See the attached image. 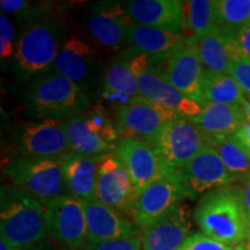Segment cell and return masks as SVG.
<instances>
[{"instance_id": "cell-1", "label": "cell", "mask_w": 250, "mask_h": 250, "mask_svg": "<svg viewBox=\"0 0 250 250\" xmlns=\"http://www.w3.org/2000/svg\"><path fill=\"white\" fill-rule=\"evenodd\" d=\"M197 226L205 235L234 247L247 241L250 219L240 187L227 186L205 193L193 212Z\"/></svg>"}, {"instance_id": "cell-2", "label": "cell", "mask_w": 250, "mask_h": 250, "mask_svg": "<svg viewBox=\"0 0 250 250\" xmlns=\"http://www.w3.org/2000/svg\"><path fill=\"white\" fill-rule=\"evenodd\" d=\"M24 103L30 114L40 121L65 122L90 109V99L85 90L52 70L31 81Z\"/></svg>"}, {"instance_id": "cell-3", "label": "cell", "mask_w": 250, "mask_h": 250, "mask_svg": "<svg viewBox=\"0 0 250 250\" xmlns=\"http://www.w3.org/2000/svg\"><path fill=\"white\" fill-rule=\"evenodd\" d=\"M0 233L12 248L27 249L48 235L45 205L14 186L0 192Z\"/></svg>"}, {"instance_id": "cell-4", "label": "cell", "mask_w": 250, "mask_h": 250, "mask_svg": "<svg viewBox=\"0 0 250 250\" xmlns=\"http://www.w3.org/2000/svg\"><path fill=\"white\" fill-rule=\"evenodd\" d=\"M4 169L14 187L43 204L66 195L59 159L17 155L6 161Z\"/></svg>"}, {"instance_id": "cell-5", "label": "cell", "mask_w": 250, "mask_h": 250, "mask_svg": "<svg viewBox=\"0 0 250 250\" xmlns=\"http://www.w3.org/2000/svg\"><path fill=\"white\" fill-rule=\"evenodd\" d=\"M70 151L86 156L112 154L122 140L116 124L102 108H90L80 116L62 122Z\"/></svg>"}, {"instance_id": "cell-6", "label": "cell", "mask_w": 250, "mask_h": 250, "mask_svg": "<svg viewBox=\"0 0 250 250\" xmlns=\"http://www.w3.org/2000/svg\"><path fill=\"white\" fill-rule=\"evenodd\" d=\"M61 42V29L55 23L35 22L28 26L18 41L15 62L26 77L41 76L54 66Z\"/></svg>"}, {"instance_id": "cell-7", "label": "cell", "mask_w": 250, "mask_h": 250, "mask_svg": "<svg viewBox=\"0 0 250 250\" xmlns=\"http://www.w3.org/2000/svg\"><path fill=\"white\" fill-rule=\"evenodd\" d=\"M213 140L190 120L179 117L166 125L152 144L162 160L179 170L202 151L212 147Z\"/></svg>"}, {"instance_id": "cell-8", "label": "cell", "mask_w": 250, "mask_h": 250, "mask_svg": "<svg viewBox=\"0 0 250 250\" xmlns=\"http://www.w3.org/2000/svg\"><path fill=\"white\" fill-rule=\"evenodd\" d=\"M138 72L140 98L161 107L173 109L181 117L191 120L204 109L205 101L188 98L162 77L160 72L148 66V57L130 50Z\"/></svg>"}, {"instance_id": "cell-9", "label": "cell", "mask_w": 250, "mask_h": 250, "mask_svg": "<svg viewBox=\"0 0 250 250\" xmlns=\"http://www.w3.org/2000/svg\"><path fill=\"white\" fill-rule=\"evenodd\" d=\"M44 205L46 233L49 237L67 248L83 249L88 245L83 202L65 195Z\"/></svg>"}, {"instance_id": "cell-10", "label": "cell", "mask_w": 250, "mask_h": 250, "mask_svg": "<svg viewBox=\"0 0 250 250\" xmlns=\"http://www.w3.org/2000/svg\"><path fill=\"white\" fill-rule=\"evenodd\" d=\"M181 117L177 111L136 99L118 109L116 127L122 139H137L153 143L169 122Z\"/></svg>"}, {"instance_id": "cell-11", "label": "cell", "mask_w": 250, "mask_h": 250, "mask_svg": "<svg viewBox=\"0 0 250 250\" xmlns=\"http://www.w3.org/2000/svg\"><path fill=\"white\" fill-rule=\"evenodd\" d=\"M112 154L129 173L138 193L149 184L179 173L162 160L153 144L143 140L122 139Z\"/></svg>"}, {"instance_id": "cell-12", "label": "cell", "mask_w": 250, "mask_h": 250, "mask_svg": "<svg viewBox=\"0 0 250 250\" xmlns=\"http://www.w3.org/2000/svg\"><path fill=\"white\" fill-rule=\"evenodd\" d=\"M19 155L41 159H61L70 151L61 121L42 120L20 125L15 131Z\"/></svg>"}, {"instance_id": "cell-13", "label": "cell", "mask_w": 250, "mask_h": 250, "mask_svg": "<svg viewBox=\"0 0 250 250\" xmlns=\"http://www.w3.org/2000/svg\"><path fill=\"white\" fill-rule=\"evenodd\" d=\"M137 196L138 191L122 162L114 154L102 156L96 179V198L121 215H132Z\"/></svg>"}, {"instance_id": "cell-14", "label": "cell", "mask_w": 250, "mask_h": 250, "mask_svg": "<svg viewBox=\"0 0 250 250\" xmlns=\"http://www.w3.org/2000/svg\"><path fill=\"white\" fill-rule=\"evenodd\" d=\"M187 197L190 196L181 182L179 171L142 190L134 203L132 217L142 229L173 211Z\"/></svg>"}, {"instance_id": "cell-15", "label": "cell", "mask_w": 250, "mask_h": 250, "mask_svg": "<svg viewBox=\"0 0 250 250\" xmlns=\"http://www.w3.org/2000/svg\"><path fill=\"white\" fill-rule=\"evenodd\" d=\"M179 171L181 182L190 197L213 191L236 181L212 147L202 151Z\"/></svg>"}, {"instance_id": "cell-16", "label": "cell", "mask_w": 250, "mask_h": 250, "mask_svg": "<svg viewBox=\"0 0 250 250\" xmlns=\"http://www.w3.org/2000/svg\"><path fill=\"white\" fill-rule=\"evenodd\" d=\"M52 71L67 78L86 92L98 71L96 52L83 37L72 35L62 42Z\"/></svg>"}, {"instance_id": "cell-17", "label": "cell", "mask_w": 250, "mask_h": 250, "mask_svg": "<svg viewBox=\"0 0 250 250\" xmlns=\"http://www.w3.org/2000/svg\"><path fill=\"white\" fill-rule=\"evenodd\" d=\"M188 206L182 203L159 220L142 228L143 250H180L191 234Z\"/></svg>"}, {"instance_id": "cell-18", "label": "cell", "mask_w": 250, "mask_h": 250, "mask_svg": "<svg viewBox=\"0 0 250 250\" xmlns=\"http://www.w3.org/2000/svg\"><path fill=\"white\" fill-rule=\"evenodd\" d=\"M204 72L197 44L188 43L167 59L161 74L170 85L188 98L201 100L199 94Z\"/></svg>"}, {"instance_id": "cell-19", "label": "cell", "mask_w": 250, "mask_h": 250, "mask_svg": "<svg viewBox=\"0 0 250 250\" xmlns=\"http://www.w3.org/2000/svg\"><path fill=\"white\" fill-rule=\"evenodd\" d=\"M134 24L124 5H100L87 21L90 36L100 44L117 49L127 44L130 27Z\"/></svg>"}, {"instance_id": "cell-20", "label": "cell", "mask_w": 250, "mask_h": 250, "mask_svg": "<svg viewBox=\"0 0 250 250\" xmlns=\"http://www.w3.org/2000/svg\"><path fill=\"white\" fill-rule=\"evenodd\" d=\"M183 4L179 0H133L124 6L134 24L180 31L186 24Z\"/></svg>"}, {"instance_id": "cell-21", "label": "cell", "mask_w": 250, "mask_h": 250, "mask_svg": "<svg viewBox=\"0 0 250 250\" xmlns=\"http://www.w3.org/2000/svg\"><path fill=\"white\" fill-rule=\"evenodd\" d=\"M88 242H103L137 235L133 224L98 198L83 201Z\"/></svg>"}, {"instance_id": "cell-22", "label": "cell", "mask_w": 250, "mask_h": 250, "mask_svg": "<svg viewBox=\"0 0 250 250\" xmlns=\"http://www.w3.org/2000/svg\"><path fill=\"white\" fill-rule=\"evenodd\" d=\"M101 158L68 152L59 159L67 196L81 202L95 198L96 179Z\"/></svg>"}, {"instance_id": "cell-23", "label": "cell", "mask_w": 250, "mask_h": 250, "mask_svg": "<svg viewBox=\"0 0 250 250\" xmlns=\"http://www.w3.org/2000/svg\"><path fill=\"white\" fill-rule=\"evenodd\" d=\"M127 44L132 51L156 61L168 59L188 43L181 31L132 24L129 29Z\"/></svg>"}, {"instance_id": "cell-24", "label": "cell", "mask_w": 250, "mask_h": 250, "mask_svg": "<svg viewBox=\"0 0 250 250\" xmlns=\"http://www.w3.org/2000/svg\"><path fill=\"white\" fill-rule=\"evenodd\" d=\"M198 54L205 71L227 73L236 59L242 57L235 36L215 30L196 42Z\"/></svg>"}, {"instance_id": "cell-25", "label": "cell", "mask_w": 250, "mask_h": 250, "mask_svg": "<svg viewBox=\"0 0 250 250\" xmlns=\"http://www.w3.org/2000/svg\"><path fill=\"white\" fill-rule=\"evenodd\" d=\"M212 138L233 136L247 121L241 107L205 102L198 116L190 120Z\"/></svg>"}, {"instance_id": "cell-26", "label": "cell", "mask_w": 250, "mask_h": 250, "mask_svg": "<svg viewBox=\"0 0 250 250\" xmlns=\"http://www.w3.org/2000/svg\"><path fill=\"white\" fill-rule=\"evenodd\" d=\"M103 88L108 93L129 98L130 101L140 98L138 72L129 51L115 59L103 78Z\"/></svg>"}, {"instance_id": "cell-27", "label": "cell", "mask_w": 250, "mask_h": 250, "mask_svg": "<svg viewBox=\"0 0 250 250\" xmlns=\"http://www.w3.org/2000/svg\"><path fill=\"white\" fill-rule=\"evenodd\" d=\"M201 100L217 104L243 107L247 95L239 83L228 73H212L205 71L201 87Z\"/></svg>"}, {"instance_id": "cell-28", "label": "cell", "mask_w": 250, "mask_h": 250, "mask_svg": "<svg viewBox=\"0 0 250 250\" xmlns=\"http://www.w3.org/2000/svg\"><path fill=\"white\" fill-rule=\"evenodd\" d=\"M186 4L184 6L186 23L192 31L193 40L196 42L218 30L215 0H191Z\"/></svg>"}, {"instance_id": "cell-29", "label": "cell", "mask_w": 250, "mask_h": 250, "mask_svg": "<svg viewBox=\"0 0 250 250\" xmlns=\"http://www.w3.org/2000/svg\"><path fill=\"white\" fill-rule=\"evenodd\" d=\"M214 148L224 165L236 180H242L250 175V153L233 136L214 138Z\"/></svg>"}, {"instance_id": "cell-30", "label": "cell", "mask_w": 250, "mask_h": 250, "mask_svg": "<svg viewBox=\"0 0 250 250\" xmlns=\"http://www.w3.org/2000/svg\"><path fill=\"white\" fill-rule=\"evenodd\" d=\"M218 29L229 35L250 23V0H215Z\"/></svg>"}, {"instance_id": "cell-31", "label": "cell", "mask_w": 250, "mask_h": 250, "mask_svg": "<svg viewBox=\"0 0 250 250\" xmlns=\"http://www.w3.org/2000/svg\"><path fill=\"white\" fill-rule=\"evenodd\" d=\"M83 250H143L140 235H133L123 239L109 240L103 242H88Z\"/></svg>"}, {"instance_id": "cell-32", "label": "cell", "mask_w": 250, "mask_h": 250, "mask_svg": "<svg viewBox=\"0 0 250 250\" xmlns=\"http://www.w3.org/2000/svg\"><path fill=\"white\" fill-rule=\"evenodd\" d=\"M15 30L7 15L0 17V56L2 61H7L15 54L14 50Z\"/></svg>"}, {"instance_id": "cell-33", "label": "cell", "mask_w": 250, "mask_h": 250, "mask_svg": "<svg viewBox=\"0 0 250 250\" xmlns=\"http://www.w3.org/2000/svg\"><path fill=\"white\" fill-rule=\"evenodd\" d=\"M233 247L219 242L204 233H193L187 239L180 250H232Z\"/></svg>"}, {"instance_id": "cell-34", "label": "cell", "mask_w": 250, "mask_h": 250, "mask_svg": "<svg viewBox=\"0 0 250 250\" xmlns=\"http://www.w3.org/2000/svg\"><path fill=\"white\" fill-rule=\"evenodd\" d=\"M227 73L239 83L247 96H250V58L242 56L230 65Z\"/></svg>"}, {"instance_id": "cell-35", "label": "cell", "mask_w": 250, "mask_h": 250, "mask_svg": "<svg viewBox=\"0 0 250 250\" xmlns=\"http://www.w3.org/2000/svg\"><path fill=\"white\" fill-rule=\"evenodd\" d=\"M29 2L23 0H1L0 8L1 14H27V9L29 8Z\"/></svg>"}, {"instance_id": "cell-36", "label": "cell", "mask_w": 250, "mask_h": 250, "mask_svg": "<svg viewBox=\"0 0 250 250\" xmlns=\"http://www.w3.org/2000/svg\"><path fill=\"white\" fill-rule=\"evenodd\" d=\"M237 44H239L240 49L243 56L250 58V23L243 27L235 36Z\"/></svg>"}, {"instance_id": "cell-37", "label": "cell", "mask_w": 250, "mask_h": 250, "mask_svg": "<svg viewBox=\"0 0 250 250\" xmlns=\"http://www.w3.org/2000/svg\"><path fill=\"white\" fill-rule=\"evenodd\" d=\"M233 137L250 153V121H246Z\"/></svg>"}, {"instance_id": "cell-38", "label": "cell", "mask_w": 250, "mask_h": 250, "mask_svg": "<svg viewBox=\"0 0 250 250\" xmlns=\"http://www.w3.org/2000/svg\"><path fill=\"white\" fill-rule=\"evenodd\" d=\"M240 190H241L243 205H245L246 212L250 219V175L246 176L245 179H242V183H241V187H240Z\"/></svg>"}, {"instance_id": "cell-39", "label": "cell", "mask_w": 250, "mask_h": 250, "mask_svg": "<svg viewBox=\"0 0 250 250\" xmlns=\"http://www.w3.org/2000/svg\"><path fill=\"white\" fill-rule=\"evenodd\" d=\"M242 109H243V112H245L247 121H250V96H247V101L245 103V105L242 107Z\"/></svg>"}, {"instance_id": "cell-40", "label": "cell", "mask_w": 250, "mask_h": 250, "mask_svg": "<svg viewBox=\"0 0 250 250\" xmlns=\"http://www.w3.org/2000/svg\"><path fill=\"white\" fill-rule=\"evenodd\" d=\"M0 250H21L17 248H12L4 239H0Z\"/></svg>"}, {"instance_id": "cell-41", "label": "cell", "mask_w": 250, "mask_h": 250, "mask_svg": "<svg viewBox=\"0 0 250 250\" xmlns=\"http://www.w3.org/2000/svg\"><path fill=\"white\" fill-rule=\"evenodd\" d=\"M232 250H247V241L242 242V243H239V245L234 246Z\"/></svg>"}, {"instance_id": "cell-42", "label": "cell", "mask_w": 250, "mask_h": 250, "mask_svg": "<svg viewBox=\"0 0 250 250\" xmlns=\"http://www.w3.org/2000/svg\"><path fill=\"white\" fill-rule=\"evenodd\" d=\"M57 250H81V249H73V248H67V247H61Z\"/></svg>"}, {"instance_id": "cell-43", "label": "cell", "mask_w": 250, "mask_h": 250, "mask_svg": "<svg viewBox=\"0 0 250 250\" xmlns=\"http://www.w3.org/2000/svg\"><path fill=\"white\" fill-rule=\"evenodd\" d=\"M247 242L250 243V227H249V230H248V236H247Z\"/></svg>"}, {"instance_id": "cell-44", "label": "cell", "mask_w": 250, "mask_h": 250, "mask_svg": "<svg viewBox=\"0 0 250 250\" xmlns=\"http://www.w3.org/2000/svg\"><path fill=\"white\" fill-rule=\"evenodd\" d=\"M247 250H250V243L247 242Z\"/></svg>"}, {"instance_id": "cell-45", "label": "cell", "mask_w": 250, "mask_h": 250, "mask_svg": "<svg viewBox=\"0 0 250 250\" xmlns=\"http://www.w3.org/2000/svg\"><path fill=\"white\" fill-rule=\"evenodd\" d=\"M21 250H42V249H21Z\"/></svg>"}]
</instances>
